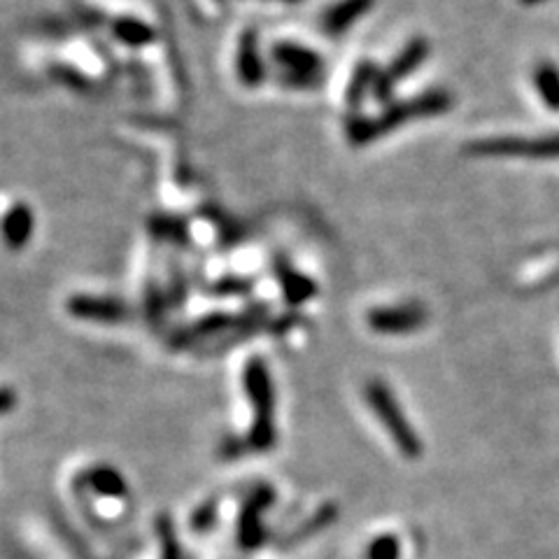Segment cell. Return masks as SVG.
I'll use <instances>...</instances> for the list:
<instances>
[{
	"mask_svg": "<svg viewBox=\"0 0 559 559\" xmlns=\"http://www.w3.org/2000/svg\"><path fill=\"white\" fill-rule=\"evenodd\" d=\"M473 152L485 157H527L559 159V136L546 138H490L473 145Z\"/></svg>",
	"mask_w": 559,
	"mask_h": 559,
	"instance_id": "1",
	"label": "cell"
},
{
	"mask_svg": "<svg viewBox=\"0 0 559 559\" xmlns=\"http://www.w3.org/2000/svg\"><path fill=\"white\" fill-rule=\"evenodd\" d=\"M424 310L420 306H396L382 308L371 313V324L380 331H410L424 322Z\"/></svg>",
	"mask_w": 559,
	"mask_h": 559,
	"instance_id": "2",
	"label": "cell"
},
{
	"mask_svg": "<svg viewBox=\"0 0 559 559\" xmlns=\"http://www.w3.org/2000/svg\"><path fill=\"white\" fill-rule=\"evenodd\" d=\"M534 84L539 96L543 98V103H546L550 110H559V70L553 63H541V66H536Z\"/></svg>",
	"mask_w": 559,
	"mask_h": 559,
	"instance_id": "3",
	"label": "cell"
},
{
	"mask_svg": "<svg viewBox=\"0 0 559 559\" xmlns=\"http://www.w3.org/2000/svg\"><path fill=\"white\" fill-rule=\"evenodd\" d=\"M424 54H427V45H424L422 40H417L410 45L406 52L401 54V59L394 63V68L389 70V84H394V82H399L401 77H406L410 70L420 66V61L424 59ZM387 84V87H389Z\"/></svg>",
	"mask_w": 559,
	"mask_h": 559,
	"instance_id": "4",
	"label": "cell"
}]
</instances>
